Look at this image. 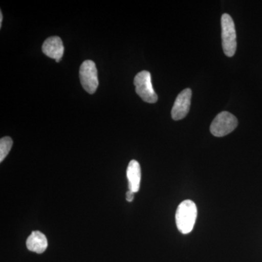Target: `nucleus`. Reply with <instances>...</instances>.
<instances>
[{
  "label": "nucleus",
  "mask_w": 262,
  "mask_h": 262,
  "mask_svg": "<svg viewBox=\"0 0 262 262\" xmlns=\"http://www.w3.org/2000/svg\"><path fill=\"white\" fill-rule=\"evenodd\" d=\"M3 15L2 12H0V28L2 27V24H3Z\"/></svg>",
  "instance_id": "nucleus-12"
},
{
  "label": "nucleus",
  "mask_w": 262,
  "mask_h": 262,
  "mask_svg": "<svg viewBox=\"0 0 262 262\" xmlns=\"http://www.w3.org/2000/svg\"><path fill=\"white\" fill-rule=\"evenodd\" d=\"M134 192L132 191L128 190L126 193V200L127 202H132L134 201Z\"/></svg>",
  "instance_id": "nucleus-11"
},
{
  "label": "nucleus",
  "mask_w": 262,
  "mask_h": 262,
  "mask_svg": "<svg viewBox=\"0 0 262 262\" xmlns=\"http://www.w3.org/2000/svg\"><path fill=\"white\" fill-rule=\"evenodd\" d=\"M237 119L228 112H222L212 122L210 130L213 136L222 137L228 135L237 126Z\"/></svg>",
  "instance_id": "nucleus-4"
},
{
  "label": "nucleus",
  "mask_w": 262,
  "mask_h": 262,
  "mask_svg": "<svg viewBox=\"0 0 262 262\" xmlns=\"http://www.w3.org/2000/svg\"><path fill=\"white\" fill-rule=\"evenodd\" d=\"M222 24V47L226 56L232 57L237 49L236 31L233 19L229 14L225 13L221 19Z\"/></svg>",
  "instance_id": "nucleus-2"
},
{
  "label": "nucleus",
  "mask_w": 262,
  "mask_h": 262,
  "mask_svg": "<svg viewBox=\"0 0 262 262\" xmlns=\"http://www.w3.org/2000/svg\"><path fill=\"white\" fill-rule=\"evenodd\" d=\"M13 140L11 138L6 136L2 138L0 140V162H3L6 158L7 155L10 152L12 146H13Z\"/></svg>",
  "instance_id": "nucleus-10"
},
{
  "label": "nucleus",
  "mask_w": 262,
  "mask_h": 262,
  "mask_svg": "<svg viewBox=\"0 0 262 262\" xmlns=\"http://www.w3.org/2000/svg\"><path fill=\"white\" fill-rule=\"evenodd\" d=\"M198 208L195 203L190 200H187L181 203L176 213V223L179 232L184 234L190 233L194 228Z\"/></svg>",
  "instance_id": "nucleus-1"
},
{
  "label": "nucleus",
  "mask_w": 262,
  "mask_h": 262,
  "mask_svg": "<svg viewBox=\"0 0 262 262\" xmlns=\"http://www.w3.org/2000/svg\"><path fill=\"white\" fill-rule=\"evenodd\" d=\"M48 245L46 235L39 231L32 232L27 241V246L29 251L39 254L46 251Z\"/></svg>",
  "instance_id": "nucleus-9"
},
{
  "label": "nucleus",
  "mask_w": 262,
  "mask_h": 262,
  "mask_svg": "<svg viewBox=\"0 0 262 262\" xmlns=\"http://www.w3.org/2000/svg\"><path fill=\"white\" fill-rule=\"evenodd\" d=\"M43 53L49 58L59 62L64 52L63 42L59 37H51L48 38L42 45Z\"/></svg>",
  "instance_id": "nucleus-7"
},
{
  "label": "nucleus",
  "mask_w": 262,
  "mask_h": 262,
  "mask_svg": "<svg viewBox=\"0 0 262 262\" xmlns=\"http://www.w3.org/2000/svg\"><path fill=\"white\" fill-rule=\"evenodd\" d=\"M81 84L90 94H94L98 89V79L96 63L91 60L84 61L80 70Z\"/></svg>",
  "instance_id": "nucleus-5"
},
{
  "label": "nucleus",
  "mask_w": 262,
  "mask_h": 262,
  "mask_svg": "<svg viewBox=\"0 0 262 262\" xmlns=\"http://www.w3.org/2000/svg\"><path fill=\"white\" fill-rule=\"evenodd\" d=\"M127 178L129 190L134 193L139 192L141 179V166L139 162L133 160L129 163L127 168Z\"/></svg>",
  "instance_id": "nucleus-8"
},
{
  "label": "nucleus",
  "mask_w": 262,
  "mask_h": 262,
  "mask_svg": "<svg viewBox=\"0 0 262 262\" xmlns=\"http://www.w3.org/2000/svg\"><path fill=\"white\" fill-rule=\"evenodd\" d=\"M192 91L187 89L183 90L177 96L172 108L171 116L174 120H182L187 116L190 110Z\"/></svg>",
  "instance_id": "nucleus-6"
},
{
  "label": "nucleus",
  "mask_w": 262,
  "mask_h": 262,
  "mask_svg": "<svg viewBox=\"0 0 262 262\" xmlns=\"http://www.w3.org/2000/svg\"><path fill=\"white\" fill-rule=\"evenodd\" d=\"M136 94L146 103H154L158 101V95L151 84V74L147 71H142L136 75L134 81Z\"/></svg>",
  "instance_id": "nucleus-3"
}]
</instances>
